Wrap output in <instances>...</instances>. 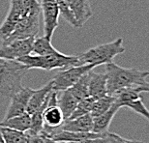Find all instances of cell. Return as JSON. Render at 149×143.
Returning <instances> with one entry per match:
<instances>
[{
    "instance_id": "cell-2",
    "label": "cell",
    "mask_w": 149,
    "mask_h": 143,
    "mask_svg": "<svg viewBox=\"0 0 149 143\" xmlns=\"http://www.w3.org/2000/svg\"><path fill=\"white\" fill-rule=\"evenodd\" d=\"M29 69L17 60L0 58V95L11 98L23 86L22 79Z\"/></svg>"
},
{
    "instance_id": "cell-8",
    "label": "cell",
    "mask_w": 149,
    "mask_h": 143,
    "mask_svg": "<svg viewBox=\"0 0 149 143\" xmlns=\"http://www.w3.org/2000/svg\"><path fill=\"white\" fill-rule=\"evenodd\" d=\"M41 15L43 16L44 22V36L52 39V36L59 24L58 4L55 0H40Z\"/></svg>"
},
{
    "instance_id": "cell-5",
    "label": "cell",
    "mask_w": 149,
    "mask_h": 143,
    "mask_svg": "<svg viewBox=\"0 0 149 143\" xmlns=\"http://www.w3.org/2000/svg\"><path fill=\"white\" fill-rule=\"evenodd\" d=\"M125 52L123 39L118 38L115 41L99 44L86 50L79 57V65H92L94 67L112 62L117 55Z\"/></svg>"
},
{
    "instance_id": "cell-16",
    "label": "cell",
    "mask_w": 149,
    "mask_h": 143,
    "mask_svg": "<svg viewBox=\"0 0 149 143\" xmlns=\"http://www.w3.org/2000/svg\"><path fill=\"white\" fill-rule=\"evenodd\" d=\"M79 101L71 93L69 89L58 92L57 95V106L61 109L64 116V120L68 119L72 115L74 110L76 109Z\"/></svg>"
},
{
    "instance_id": "cell-14",
    "label": "cell",
    "mask_w": 149,
    "mask_h": 143,
    "mask_svg": "<svg viewBox=\"0 0 149 143\" xmlns=\"http://www.w3.org/2000/svg\"><path fill=\"white\" fill-rule=\"evenodd\" d=\"M121 107L119 106L115 102L112 103V106L97 117L93 118V127H92V132L96 133H105L109 131V125L111 124V121L113 117L115 116L116 113Z\"/></svg>"
},
{
    "instance_id": "cell-10",
    "label": "cell",
    "mask_w": 149,
    "mask_h": 143,
    "mask_svg": "<svg viewBox=\"0 0 149 143\" xmlns=\"http://www.w3.org/2000/svg\"><path fill=\"white\" fill-rule=\"evenodd\" d=\"M34 90L35 89L29 87H22L17 93H15L10 98L11 102L8 106L7 112H6L4 119L14 117V116L22 114V113L26 112L29 99H30L31 95L33 94Z\"/></svg>"
},
{
    "instance_id": "cell-28",
    "label": "cell",
    "mask_w": 149,
    "mask_h": 143,
    "mask_svg": "<svg viewBox=\"0 0 149 143\" xmlns=\"http://www.w3.org/2000/svg\"><path fill=\"white\" fill-rule=\"evenodd\" d=\"M61 143H76V142H61Z\"/></svg>"
},
{
    "instance_id": "cell-7",
    "label": "cell",
    "mask_w": 149,
    "mask_h": 143,
    "mask_svg": "<svg viewBox=\"0 0 149 143\" xmlns=\"http://www.w3.org/2000/svg\"><path fill=\"white\" fill-rule=\"evenodd\" d=\"M94 68L92 65H77L60 70L52 79V90L57 92L66 90Z\"/></svg>"
},
{
    "instance_id": "cell-27",
    "label": "cell",
    "mask_w": 149,
    "mask_h": 143,
    "mask_svg": "<svg viewBox=\"0 0 149 143\" xmlns=\"http://www.w3.org/2000/svg\"><path fill=\"white\" fill-rule=\"evenodd\" d=\"M0 143H5V140H4V138H3L1 132H0Z\"/></svg>"
},
{
    "instance_id": "cell-9",
    "label": "cell",
    "mask_w": 149,
    "mask_h": 143,
    "mask_svg": "<svg viewBox=\"0 0 149 143\" xmlns=\"http://www.w3.org/2000/svg\"><path fill=\"white\" fill-rule=\"evenodd\" d=\"M35 38L19 39L8 43H2L0 47V58L17 60L19 57L32 53Z\"/></svg>"
},
{
    "instance_id": "cell-24",
    "label": "cell",
    "mask_w": 149,
    "mask_h": 143,
    "mask_svg": "<svg viewBox=\"0 0 149 143\" xmlns=\"http://www.w3.org/2000/svg\"><path fill=\"white\" fill-rule=\"evenodd\" d=\"M25 135L27 136V143H61L53 140L52 138L44 135L43 133H36V135H28V133Z\"/></svg>"
},
{
    "instance_id": "cell-4",
    "label": "cell",
    "mask_w": 149,
    "mask_h": 143,
    "mask_svg": "<svg viewBox=\"0 0 149 143\" xmlns=\"http://www.w3.org/2000/svg\"><path fill=\"white\" fill-rule=\"evenodd\" d=\"M37 13H41L40 3L37 0H10L9 11L0 26L1 41H5L10 36L20 20Z\"/></svg>"
},
{
    "instance_id": "cell-22",
    "label": "cell",
    "mask_w": 149,
    "mask_h": 143,
    "mask_svg": "<svg viewBox=\"0 0 149 143\" xmlns=\"http://www.w3.org/2000/svg\"><path fill=\"white\" fill-rule=\"evenodd\" d=\"M58 4L59 12H60V16L69 23L70 25H72L74 28H79L76 19H74V15L71 11V9L68 4V0H55Z\"/></svg>"
},
{
    "instance_id": "cell-15",
    "label": "cell",
    "mask_w": 149,
    "mask_h": 143,
    "mask_svg": "<svg viewBox=\"0 0 149 143\" xmlns=\"http://www.w3.org/2000/svg\"><path fill=\"white\" fill-rule=\"evenodd\" d=\"M52 90V80L47 82L46 85L43 86L40 89L34 90L33 94L31 95L30 99H29L27 108H26V112L29 114H32L33 112L37 111L40 107L43 106V105L46 103L47 98L49 96V92Z\"/></svg>"
},
{
    "instance_id": "cell-3",
    "label": "cell",
    "mask_w": 149,
    "mask_h": 143,
    "mask_svg": "<svg viewBox=\"0 0 149 143\" xmlns=\"http://www.w3.org/2000/svg\"><path fill=\"white\" fill-rule=\"evenodd\" d=\"M17 61L25 65L29 70L40 69L44 71H52L55 69H66V68L77 66L79 57L77 55H67L59 51L45 55L30 54L24 55L17 59Z\"/></svg>"
},
{
    "instance_id": "cell-17",
    "label": "cell",
    "mask_w": 149,
    "mask_h": 143,
    "mask_svg": "<svg viewBox=\"0 0 149 143\" xmlns=\"http://www.w3.org/2000/svg\"><path fill=\"white\" fill-rule=\"evenodd\" d=\"M31 125V116L29 113L24 112L22 114L14 116V117L3 119L0 122V126L10 128V129L19 131V132H26L29 130Z\"/></svg>"
},
{
    "instance_id": "cell-12",
    "label": "cell",
    "mask_w": 149,
    "mask_h": 143,
    "mask_svg": "<svg viewBox=\"0 0 149 143\" xmlns=\"http://www.w3.org/2000/svg\"><path fill=\"white\" fill-rule=\"evenodd\" d=\"M88 93L95 100L108 95L106 73H95L93 70L89 72Z\"/></svg>"
},
{
    "instance_id": "cell-23",
    "label": "cell",
    "mask_w": 149,
    "mask_h": 143,
    "mask_svg": "<svg viewBox=\"0 0 149 143\" xmlns=\"http://www.w3.org/2000/svg\"><path fill=\"white\" fill-rule=\"evenodd\" d=\"M94 101H95V99H93V98L90 97V96L87 97V98H84V99H82L81 101H79V102L77 103L76 109L74 110L72 115H71L68 119L77 118V117H79V116H81V115L90 113L91 107H92V105H93Z\"/></svg>"
},
{
    "instance_id": "cell-6",
    "label": "cell",
    "mask_w": 149,
    "mask_h": 143,
    "mask_svg": "<svg viewBox=\"0 0 149 143\" xmlns=\"http://www.w3.org/2000/svg\"><path fill=\"white\" fill-rule=\"evenodd\" d=\"M141 94V92L136 90V87L125 88L117 91L112 97H114V102L120 107H128L149 121V110L144 106Z\"/></svg>"
},
{
    "instance_id": "cell-20",
    "label": "cell",
    "mask_w": 149,
    "mask_h": 143,
    "mask_svg": "<svg viewBox=\"0 0 149 143\" xmlns=\"http://www.w3.org/2000/svg\"><path fill=\"white\" fill-rule=\"evenodd\" d=\"M113 103H114V97L109 96V95H106V96L100 98V99L95 100L91 107V116L94 118L103 114L112 106Z\"/></svg>"
},
{
    "instance_id": "cell-19",
    "label": "cell",
    "mask_w": 149,
    "mask_h": 143,
    "mask_svg": "<svg viewBox=\"0 0 149 143\" xmlns=\"http://www.w3.org/2000/svg\"><path fill=\"white\" fill-rule=\"evenodd\" d=\"M88 78H89V73L85 74L84 76H82L73 86H71L70 88H68L71 93L77 98L79 102L81 101L82 99H84V98L89 97Z\"/></svg>"
},
{
    "instance_id": "cell-21",
    "label": "cell",
    "mask_w": 149,
    "mask_h": 143,
    "mask_svg": "<svg viewBox=\"0 0 149 143\" xmlns=\"http://www.w3.org/2000/svg\"><path fill=\"white\" fill-rule=\"evenodd\" d=\"M0 132L2 133L5 143H27V136L24 132H19L1 126Z\"/></svg>"
},
{
    "instance_id": "cell-13",
    "label": "cell",
    "mask_w": 149,
    "mask_h": 143,
    "mask_svg": "<svg viewBox=\"0 0 149 143\" xmlns=\"http://www.w3.org/2000/svg\"><path fill=\"white\" fill-rule=\"evenodd\" d=\"M68 4L76 19L79 28L82 27L93 15L88 0H68Z\"/></svg>"
},
{
    "instance_id": "cell-1",
    "label": "cell",
    "mask_w": 149,
    "mask_h": 143,
    "mask_svg": "<svg viewBox=\"0 0 149 143\" xmlns=\"http://www.w3.org/2000/svg\"><path fill=\"white\" fill-rule=\"evenodd\" d=\"M105 65L107 91L109 96H112L121 89L138 87L146 81L147 76H149L148 71H141L136 68L120 67L113 61Z\"/></svg>"
},
{
    "instance_id": "cell-26",
    "label": "cell",
    "mask_w": 149,
    "mask_h": 143,
    "mask_svg": "<svg viewBox=\"0 0 149 143\" xmlns=\"http://www.w3.org/2000/svg\"><path fill=\"white\" fill-rule=\"evenodd\" d=\"M136 90L141 92V93H149V82L145 81L144 83H142L141 85L138 86Z\"/></svg>"
},
{
    "instance_id": "cell-11",
    "label": "cell",
    "mask_w": 149,
    "mask_h": 143,
    "mask_svg": "<svg viewBox=\"0 0 149 143\" xmlns=\"http://www.w3.org/2000/svg\"><path fill=\"white\" fill-rule=\"evenodd\" d=\"M93 117L90 113L81 115L73 119H65L61 124L60 129L74 133H89L92 132Z\"/></svg>"
},
{
    "instance_id": "cell-25",
    "label": "cell",
    "mask_w": 149,
    "mask_h": 143,
    "mask_svg": "<svg viewBox=\"0 0 149 143\" xmlns=\"http://www.w3.org/2000/svg\"><path fill=\"white\" fill-rule=\"evenodd\" d=\"M107 138H108L107 143H144L139 140H131V139L124 138L111 132H108V133H107Z\"/></svg>"
},
{
    "instance_id": "cell-18",
    "label": "cell",
    "mask_w": 149,
    "mask_h": 143,
    "mask_svg": "<svg viewBox=\"0 0 149 143\" xmlns=\"http://www.w3.org/2000/svg\"><path fill=\"white\" fill-rule=\"evenodd\" d=\"M58 51L52 44V39L47 38L46 36L43 37H36L34 39L33 43V49L32 53L38 55H45L49 54V53H54Z\"/></svg>"
}]
</instances>
